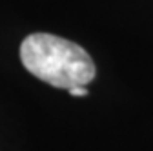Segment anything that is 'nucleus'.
Here are the masks:
<instances>
[{"label":"nucleus","mask_w":153,"mask_h":151,"mask_svg":"<svg viewBox=\"0 0 153 151\" xmlns=\"http://www.w3.org/2000/svg\"><path fill=\"white\" fill-rule=\"evenodd\" d=\"M68 91H69V95H73V97H86L88 95L86 86H75V87H71Z\"/></svg>","instance_id":"obj_2"},{"label":"nucleus","mask_w":153,"mask_h":151,"mask_svg":"<svg viewBox=\"0 0 153 151\" xmlns=\"http://www.w3.org/2000/svg\"><path fill=\"white\" fill-rule=\"evenodd\" d=\"M20 60L33 77L60 89L86 86L97 73L84 47L49 33L26 36L20 44Z\"/></svg>","instance_id":"obj_1"}]
</instances>
